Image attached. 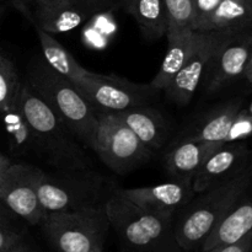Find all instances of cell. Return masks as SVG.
I'll return each instance as SVG.
<instances>
[{
    "mask_svg": "<svg viewBox=\"0 0 252 252\" xmlns=\"http://www.w3.org/2000/svg\"><path fill=\"white\" fill-rule=\"evenodd\" d=\"M126 9L138 24L148 41L166 36L167 16L164 0H126Z\"/></svg>",
    "mask_w": 252,
    "mask_h": 252,
    "instance_id": "19",
    "label": "cell"
},
{
    "mask_svg": "<svg viewBox=\"0 0 252 252\" xmlns=\"http://www.w3.org/2000/svg\"><path fill=\"white\" fill-rule=\"evenodd\" d=\"M221 144L182 139L165 155L164 167L170 181L192 185V180L207 157Z\"/></svg>",
    "mask_w": 252,
    "mask_h": 252,
    "instance_id": "15",
    "label": "cell"
},
{
    "mask_svg": "<svg viewBox=\"0 0 252 252\" xmlns=\"http://www.w3.org/2000/svg\"><path fill=\"white\" fill-rule=\"evenodd\" d=\"M91 149L108 169L118 175L127 174L147 162L154 153L121 118L108 111H97V127Z\"/></svg>",
    "mask_w": 252,
    "mask_h": 252,
    "instance_id": "7",
    "label": "cell"
},
{
    "mask_svg": "<svg viewBox=\"0 0 252 252\" xmlns=\"http://www.w3.org/2000/svg\"><path fill=\"white\" fill-rule=\"evenodd\" d=\"M11 164L12 162L10 161L9 158L5 157L2 153H0V174H1L2 171H5V170H6Z\"/></svg>",
    "mask_w": 252,
    "mask_h": 252,
    "instance_id": "34",
    "label": "cell"
},
{
    "mask_svg": "<svg viewBox=\"0 0 252 252\" xmlns=\"http://www.w3.org/2000/svg\"><path fill=\"white\" fill-rule=\"evenodd\" d=\"M252 51V29L230 33L211 58L206 71L208 93H217L244 78Z\"/></svg>",
    "mask_w": 252,
    "mask_h": 252,
    "instance_id": "11",
    "label": "cell"
},
{
    "mask_svg": "<svg viewBox=\"0 0 252 252\" xmlns=\"http://www.w3.org/2000/svg\"><path fill=\"white\" fill-rule=\"evenodd\" d=\"M36 33L37 37H38L39 44H41L44 61L57 73H59L61 75L65 76L66 79L75 83L88 71V69L84 68L69 53L68 49L58 39L54 38L51 33L38 29V27H36Z\"/></svg>",
    "mask_w": 252,
    "mask_h": 252,
    "instance_id": "21",
    "label": "cell"
},
{
    "mask_svg": "<svg viewBox=\"0 0 252 252\" xmlns=\"http://www.w3.org/2000/svg\"><path fill=\"white\" fill-rule=\"evenodd\" d=\"M250 233H252V182L204 240L199 251L236 243Z\"/></svg>",
    "mask_w": 252,
    "mask_h": 252,
    "instance_id": "14",
    "label": "cell"
},
{
    "mask_svg": "<svg viewBox=\"0 0 252 252\" xmlns=\"http://www.w3.org/2000/svg\"><path fill=\"white\" fill-rule=\"evenodd\" d=\"M37 169L33 165L11 164L0 174V199L30 225H39L46 214L34 185Z\"/></svg>",
    "mask_w": 252,
    "mask_h": 252,
    "instance_id": "10",
    "label": "cell"
},
{
    "mask_svg": "<svg viewBox=\"0 0 252 252\" xmlns=\"http://www.w3.org/2000/svg\"><path fill=\"white\" fill-rule=\"evenodd\" d=\"M39 226L56 252L102 250L111 229L105 203L75 211L47 213Z\"/></svg>",
    "mask_w": 252,
    "mask_h": 252,
    "instance_id": "5",
    "label": "cell"
},
{
    "mask_svg": "<svg viewBox=\"0 0 252 252\" xmlns=\"http://www.w3.org/2000/svg\"><path fill=\"white\" fill-rule=\"evenodd\" d=\"M19 102L32 128L34 154L58 172L91 171V161L78 138L27 81L20 86Z\"/></svg>",
    "mask_w": 252,
    "mask_h": 252,
    "instance_id": "1",
    "label": "cell"
},
{
    "mask_svg": "<svg viewBox=\"0 0 252 252\" xmlns=\"http://www.w3.org/2000/svg\"><path fill=\"white\" fill-rule=\"evenodd\" d=\"M69 2L86 17L105 11L112 5V0H69Z\"/></svg>",
    "mask_w": 252,
    "mask_h": 252,
    "instance_id": "27",
    "label": "cell"
},
{
    "mask_svg": "<svg viewBox=\"0 0 252 252\" xmlns=\"http://www.w3.org/2000/svg\"><path fill=\"white\" fill-rule=\"evenodd\" d=\"M116 191L140 208L171 218L196 196L192 185L177 181L138 189H116Z\"/></svg>",
    "mask_w": 252,
    "mask_h": 252,
    "instance_id": "13",
    "label": "cell"
},
{
    "mask_svg": "<svg viewBox=\"0 0 252 252\" xmlns=\"http://www.w3.org/2000/svg\"><path fill=\"white\" fill-rule=\"evenodd\" d=\"M7 252H34V251L32 250L31 246L27 245L26 241L22 240V241H20L17 245H15L11 250H9Z\"/></svg>",
    "mask_w": 252,
    "mask_h": 252,
    "instance_id": "32",
    "label": "cell"
},
{
    "mask_svg": "<svg viewBox=\"0 0 252 252\" xmlns=\"http://www.w3.org/2000/svg\"><path fill=\"white\" fill-rule=\"evenodd\" d=\"M241 101L236 100L224 107L213 111L211 115L202 120L193 132L185 135L182 139L196 140V142L226 143L229 130L241 110Z\"/></svg>",
    "mask_w": 252,
    "mask_h": 252,
    "instance_id": "20",
    "label": "cell"
},
{
    "mask_svg": "<svg viewBox=\"0 0 252 252\" xmlns=\"http://www.w3.org/2000/svg\"><path fill=\"white\" fill-rule=\"evenodd\" d=\"M252 182V162L236 176L202 192L176 214L174 233L184 252L201 249L209 234L226 216Z\"/></svg>",
    "mask_w": 252,
    "mask_h": 252,
    "instance_id": "2",
    "label": "cell"
},
{
    "mask_svg": "<svg viewBox=\"0 0 252 252\" xmlns=\"http://www.w3.org/2000/svg\"><path fill=\"white\" fill-rule=\"evenodd\" d=\"M75 86L97 111L120 112L137 106L148 105L158 90L152 86L134 84L116 75L88 70Z\"/></svg>",
    "mask_w": 252,
    "mask_h": 252,
    "instance_id": "8",
    "label": "cell"
},
{
    "mask_svg": "<svg viewBox=\"0 0 252 252\" xmlns=\"http://www.w3.org/2000/svg\"><path fill=\"white\" fill-rule=\"evenodd\" d=\"M246 111H248V113H249V115L252 116V101H251L250 103H249V106H248V107H246Z\"/></svg>",
    "mask_w": 252,
    "mask_h": 252,
    "instance_id": "35",
    "label": "cell"
},
{
    "mask_svg": "<svg viewBox=\"0 0 252 252\" xmlns=\"http://www.w3.org/2000/svg\"><path fill=\"white\" fill-rule=\"evenodd\" d=\"M68 7H73L69 0H33L31 22L34 26H38L54 14Z\"/></svg>",
    "mask_w": 252,
    "mask_h": 252,
    "instance_id": "25",
    "label": "cell"
},
{
    "mask_svg": "<svg viewBox=\"0 0 252 252\" xmlns=\"http://www.w3.org/2000/svg\"><path fill=\"white\" fill-rule=\"evenodd\" d=\"M11 211L7 208L6 206L4 204V202L0 199V225H7V226H11L10 223H11Z\"/></svg>",
    "mask_w": 252,
    "mask_h": 252,
    "instance_id": "31",
    "label": "cell"
},
{
    "mask_svg": "<svg viewBox=\"0 0 252 252\" xmlns=\"http://www.w3.org/2000/svg\"><path fill=\"white\" fill-rule=\"evenodd\" d=\"M12 6L16 10H19L27 20L31 21L32 17V4L33 0H11Z\"/></svg>",
    "mask_w": 252,
    "mask_h": 252,
    "instance_id": "30",
    "label": "cell"
},
{
    "mask_svg": "<svg viewBox=\"0 0 252 252\" xmlns=\"http://www.w3.org/2000/svg\"><path fill=\"white\" fill-rule=\"evenodd\" d=\"M229 34V32L194 31L193 47L186 63L164 90L172 102L186 106L192 100L206 75L209 61Z\"/></svg>",
    "mask_w": 252,
    "mask_h": 252,
    "instance_id": "9",
    "label": "cell"
},
{
    "mask_svg": "<svg viewBox=\"0 0 252 252\" xmlns=\"http://www.w3.org/2000/svg\"><path fill=\"white\" fill-rule=\"evenodd\" d=\"M105 208L126 252H184L175 238V218L140 208L116 189L106 198Z\"/></svg>",
    "mask_w": 252,
    "mask_h": 252,
    "instance_id": "4",
    "label": "cell"
},
{
    "mask_svg": "<svg viewBox=\"0 0 252 252\" xmlns=\"http://www.w3.org/2000/svg\"><path fill=\"white\" fill-rule=\"evenodd\" d=\"M252 244V233L246 235L241 240L236 241V243L229 244V245H221L217 246V248L211 249L207 251H199V252H250Z\"/></svg>",
    "mask_w": 252,
    "mask_h": 252,
    "instance_id": "29",
    "label": "cell"
},
{
    "mask_svg": "<svg viewBox=\"0 0 252 252\" xmlns=\"http://www.w3.org/2000/svg\"><path fill=\"white\" fill-rule=\"evenodd\" d=\"M252 162V152L244 142L219 145L204 160L192 180L194 193H202L243 172Z\"/></svg>",
    "mask_w": 252,
    "mask_h": 252,
    "instance_id": "12",
    "label": "cell"
},
{
    "mask_svg": "<svg viewBox=\"0 0 252 252\" xmlns=\"http://www.w3.org/2000/svg\"><path fill=\"white\" fill-rule=\"evenodd\" d=\"M95 252H105L103 250H98V251H95ZM126 252V251H125Z\"/></svg>",
    "mask_w": 252,
    "mask_h": 252,
    "instance_id": "37",
    "label": "cell"
},
{
    "mask_svg": "<svg viewBox=\"0 0 252 252\" xmlns=\"http://www.w3.org/2000/svg\"><path fill=\"white\" fill-rule=\"evenodd\" d=\"M244 78H245L246 80H248V83L252 86V51L250 54V58H249L248 65H246V70H245V74H244Z\"/></svg>",
    "mask_w": 252,
    "mask_h": 252,
    "instance_id": "33",
    "label": "cell"
},
{
    "mask_svg": "<svg viewBox=\"0 0 252 252\" xmlns=\"http://www.w3.org/2000/svg\"><path fill=\"white\" fill-rule=\"evenodd\" d=\"M250 252H252V244H251V249H250Z\"/></svg>",
    "mask_w": 252,
    "mask_h": 252,
    "instance_id": "38",
    "label": "cell"
},
{
    "mask_svg": "<svg viewBox=\"0 0 252 252\" xmlns=\"http://www.w3.org/2000/svg\"><path fill=\"white\" fill-rule=\"evenodd\" d=\"M194 31L167 32V51L160 65L159 71L149 83L155 90H165L172 79L179 74L184 64L186 63L193 47Z\"/></svg>",
    "mask_w": 252,
    "mask_h": 252,
    "instance_id": "18",
    "label": "cell"
},
{
    "mask_svg": "<svg viewBox=\"0 0 252 252\" xmlns=\"http://www.w3.org/2000/svg\"><path fill=\"white\" fill-rule=\"evenodd\" d=\"M167 16V32H186L192 30L193 11L191 0H164Z\"/></svg>",
    "mask_w": 252,
    "mask_h": 252,
    "instance_id": "24",
    "label": "cell"
},
{
    "mask_svg": "<svg viewBox=\"0 0 252 252\" xmlns=\"http://www.w3.org/2000/svg\"><path fill=\"white\" fill-rule=\"evenodd\" d=\"M252 29V0H221L199 32H235Z\"/></svg>",
    "mask_w": 252,
    "mask_h": 252,
    "instance_id": "17",
    "label": "cell"
},
{
    "mask_svg": "<svg viewBox=\"0 0 252 252\" xmlns=\"http://www.w3.org/2000/svg\"><path fill=\"white\" fill-rule=\"evenodd\" d=\"M26 81L74 135L91 148L97 127V111L75 84L52 69L43 57L32 59Z\"/></svg>",
    "mask_w": 252,
    "mask_h": 252,
    "instance_id": "3",
    "label": "cell"
},
{
    "mask_svg": "<svg viewBox=\"0 0 252 252\" xmlns=\"http://www.w3.org/2000/svg\"><path fill=\"white\" fill-rule=\"evenodd\" d=\"M1 115L4 116L5 129H6L9 144L12 152L17 155L29 154L31 152L34 153L33 133L20 106L19 95L12 105Z\"/></svg>",
    "mask_w": 252,
    "mask_h": 252,
    "instance_id": "22",
    "label": "cell"
},
{
    "mask_svg": "<svg viewBox=\"0 0 252 252\" xmlns=\"http://www.w3.org/2000/svg\"><path fill=\"white\" fill-rule=\"evenodd\" d=\"M2 14H4V7H1V6H0V19H1Z\"/></svg>",
    "mask_w": 252,
    "mask_h": 252,
    "instance_id": "36",
    "label": "cell"
},
{
    "mask_svg": "<svg viewBox=\"0 0 252 252\" xmlns=\"http://www.w3.org/2000/svg\"><path fill=\"white\" fill-rule=\"evenodd\" d=\"M220 1L221 0H191L192 11H193V21H192L193 31H198L201 25L217 9Z\"/></svg>",
    "mask_w": 252,
    "mask_h": 252,
    "instance_id": "26",
    "label": "cell"
},
{
    "mask_svg": "<svg viewBox=\"0 0 252 252\" xmlns=\"http://www.w3.org/2000/svg\"><path fill=\"white\" fill-rule=\"evenodd\" d=\"M21 83L14 63L0 54V115L16 100Z\"/></svg>",
    "mask_w": 252,
    "mask_h": 252,
    "instance_id": "23",
    "label": "cell"
},
{
    "mask_svg": "<svg viewBox=\"0 0 252 252\" xmlns=\"http://www.w3.org/2000/svg\"><path fill=\"white\" fill-rule=\"evenodd\" d=\"M34 185L46 214L105 203L101 202L103 181L91 171L52 174L37 169Z\"/></svg>",
    "mask_w": 252,
    "mask_h": 252,
    "instance_id": "6",
    "label": "cell"
},
{
    "mask_svg": "<svg viewBox=\"0 0 252 252\" xmlns=\"http://www.w3.org/2000/svg\"><path fill=\"white\" fill-rule=\"evenodd\" d=\"M24 240L21 234L12 226L0 225V252H7Z\"/></svg>",
    "mask_w": 252,
    "mask_h": 252,
    "instance_id": "28",
    "label": "cell"
},
{
    "mask_svg": "<svg viewBox=\"0 0 252 252\" xmlns=\"http://www.w3.org/2000/svg\"><path fill=\"white\" fill-rule=\"evenodd\" d=\"M113 113L121 118L152 152L159 150L167 139L169 126L164 116L155 108L142 105Z\"/></svg>",
    "mask_w": 252,
    "mask_h": 252,
    "instance_id": "16",
    "label": "cell"
}]
</instances>
